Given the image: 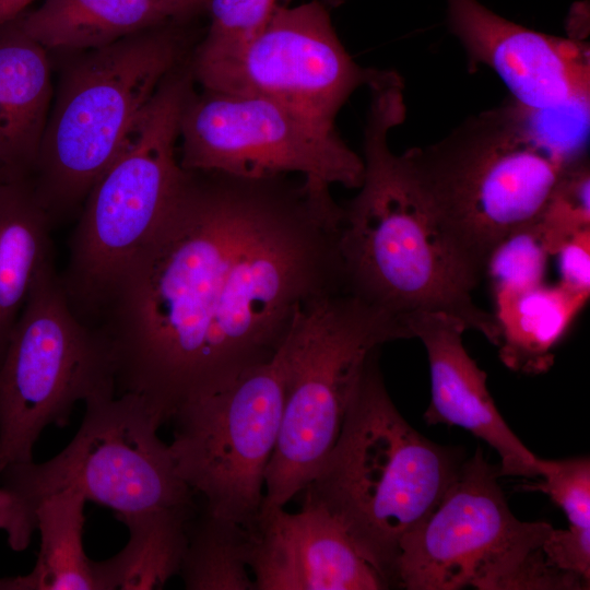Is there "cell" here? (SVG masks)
<instances>
[{
	"mask_svg": "<svg viewBox=\"0 0 590 590\" xmlns=\"http://www.w3.org/2000/svg\"><path fill=\"white\" fill-rule=\"evenodd\" d=\"M411 338L403 318L345 290L298 311L276 352L284 399L261 511L284 507L312 480L340 434L370 355L385 343Z\"/></svg>",
	"mask_w": 590,
	"mask_h": 590,
	"instance_id": "52a82bcc",
	"label": "cell"
},
{
	"mask_svg": "<svg viewBox=\"0 0 590 590\" xmlns=\"http://www.w3.org/2000/svg\"><path fill=\"white\" fill-rule=\"evenodd\" d=\"M403 155L440 223L482 275L494 247L538 220L567 168L583 157L551 145L512 99Z\"/></svg>",
	"mask_w": 590,
	"mask_h": 590,
	"instance_id": "277c9868",
	"label": "cell"
},
{
	"mask_svg": "<svg viewBox=\"0 0 590 590\" xmlns=\"http://www.w3.org/2000/svg\"><path fill=\"white\" fill-rule=\"evenodd\" d=\"M48 50H91L184 21L165 0H44L15 19Z\"/></svg>",
	"mask_w": 590,
	"mask_h": 590,
	"instance_id": "d6986e66",
	"label": "cell"
},
{
	"mask_svg": "<svg viewBox=\"0 0 590 590\" xmlns=\"http://www.w3.org/2000/svg\"><path fill=\"white\" fill-rule=\"evenodd\" d=\"M283 377L278 354L187 398L174 412L176 471L205 500V514L256 526L276 445Z\"/></svg>",
	"mask_w": 590,
	"mask_h": 590,
	"instance_id": "8fae6325",
	"label": "cell"
},
{
	"mask_svg": "<svg viewBox=\"0 0 590 590\" xmlns=\"http://www.w3.org/2000/svg\"><path fill=\"white\" fill-rule=\"evenodd\" d=\"M173 7L181 19L186 20L193 14L205 10L208 0H165Z\"/></svg>",
	"mask_w": 590,
	"mask_h": 590,
	"instance_id": "4dcf8cb0",
	"label": "cell"
},
{
	"mask_svg": "<svg viewBox=\"0 0 590 590\" xmlns=\"http://www.w3.org/2000/svg\"><path fill=\"white\" fill-rule=\"evenodd\" d=\"M79 493L63 492L44 500L35 512L40 544L27 575L0 578L4 590H106L99 563L83 544L84 506Z\"/></svg>",
	"mask_w": 590,
	"mask_h": 590,
	"instance_id": "44dd1931",
	"label": "cell"
},
{
	"mask_svg": "<svg viewBox=\"0 0 590 590\" xmlns=\"http://www.w3.org/2000/svg\"><path fill=\"white\" fill-rule=\"evenodd\" d=\"M190 66L203 88L269 97L329 126L356 90L400 76L358 64L323 0L283 5L248 43Z\"/></svg>",
	"mask_w": 590,
	"mask_h": 590,
	"instance_id": "4fadbf2b",
	"label": "cell"
},
{
	"mask_svg": "<svg viewBox=\"0 0 590 590\" xmlns=\"http://www.w3.org/2000/svg\"><path fill=\"white\" fill-rule=\"evenodd\" d=\"M413 338L423 343L430 374L428 425L458 426L491 446L500 458L499 476L538 479L540 458L531 452L500 415L487 389V375L463 344L465 324L440 311L405 317Z\"/></svg>",
	"mask_w": 590,
	"mask_h": 590,
	"instance_id": "2e32d148",
	"label": "cell"
},
{
	"mask_svg": "<svg viewBox=\"0 0 590 590\" xmlns=\"http://www.w3.org/2000/svg\"><path fill=\"white\" fill-rule=\"evenodd\" d=\"M446 4L448 28L471 70L491 69L515 103L530 110L589 106L588 43L527 28L477 0H446Z\"/></svg>",
	"mask_w": 590,
	"mask_h": 590,
	"instance_id": "5bb4252c",
	"label": "cell"
},
{
	"mask_svg": "<svg viewBox=\"0 0 590 590\" xmlns=\"http://www.w3.org/2000/svg\"><path fill=\"white\" fill-rule=\"evenodd\" d=\"M52 224L30 176L0 182V362L34 284L55 264Z\"/></svg>",
	"mask_w": 590,
	"mask_h": 590,
	"instance_id": "ac0fdd59",
	"label": "cell"
},
{
	"mask_svg": "<svg viewBox=\"0 0 590 590\" xmlns=\"http://www.w3.org/2000/svg\"><path fill=\"white\" fill-rule=\"evenodd\" d=\"M369 91L363 179L338 229L344 288L404 320L416 311L449 314L496 346V318L473 299L482 274L440 223L403 153L389 145L406 114L402 78Z\"/></svg>",
	"mask_w": 590,
	"mask_h": 590,
	"instance_id": "7a4b0ae2",
	"label": "cell"
},
{
	"mask_svg": "<svg viewBox=\"0 0 590 590\" xmlns=\"http://www.w3.org/2000/svg\"><path fill=\"white\" fill-rule=\"evenodd\" d=\"M180 165L249 178L297 174L306 189L333 200L334 185L357 189L361 154L335 126L260 95L203 88L189 94L179 120Z\"/></svg>",
	"mask_w": 590,
	"mask_h": 590,
	"instance_id": "7c38bea8",
	"label": "cell"
},
{
	"mask_svg": "<svg viewBox=\"0 0 590 590\" xmlns=\"http://www.w3.org/2000/svg\"><path fill=\"white\" fill-rule=\"evenodd\" d=\"M34 0H0V26L17 19Z\"/></svg>",
	"mask_w": 590,
	"mask_h": 590,
	"instance_id": "f546056e",
	"label": "cell"
},
{
	"mask_svg": "<svg viewBox=\"0 0 590 590\" xmlns=\"http://www.w3.org/2000/svg\"><path fill=\"white\" fill-rule=\"evenodd\" d=\"M256 590H380L388 583L327 507L305 493L299 511L262 510L249 562Z\"/></svg>",
	"mask_w": 590,
	"mask_h": 590,
	"instance_id": "9a60e30c",
	"label": "cell"
},
{
	"mask_svg": "<svg viewBox=\"0 0 590 590\" xmlns=\"http://www.w3.org/2000/svg\"><path fill=\"white\" fill-rule=\"evenodd\" d=\"M52 95L47 50L16 20L0 26V167L31 176Z\"/></svg>",
	"mask_w": 590,
	"mask_h": 590,
	"instance_id": "e0dca14e",
	"label": "cell"
},
{
	"mask_svg": "<svg viewBox=\"0 0 590 590\" xmlns=\"http://www.w3.org/2000/svg\"><path fill=\"white\" fill-rule=\"evenodd\" d=\"M546 562L558 570L571 574L589 586L590 527L553 528L542 546Z\"/></svg>",
	"mask_w": 590,
	"mask_h": 590,
	"instance_id": "83f0119b",
	"label": "cell"
},
{
	"mask_svg": "<svg viewBox=\"0 0 590 590\" xmlns=\"http://www.w3.org/2000/svg\"><path fill=\"white\" fill-rule=\"evenodd\" d=\"M192 510H165L125 521L126 546L99 562L106 590L162 588L178 575Z\"/></svg>",
	"mask_w": 590,
	"mask_h": 590,
	"instance_id": "7402d4cb",
	"label": "cell"
},
{
	"mask_svg": "<svg viewBox=\"0 0 590 590\" xmlns=\"http://www.w3.org/2000/svg\"><path fill=\"white\" fill-rule=\"evenodd\" d=\"M190 63L163 81L125 146L87 193L59 274L74 311L90 323L111 284L157 228L186 176L176 153L193 90Z\"/></svg>",
	"mask_w": 590,
	"mask_h": 590,
	"instance_id": "ba28073f",
	"label": "cell"
},
{
	"mask_svg": "<svg viewBox=\"0 0 590 590\" xmlns=\"http://www.w3.org/2000/svg\"><path fill=\"white\" fill-rule=\"evenodd\" d=\"M116 393L103 334L72 310L55 264L34 284L0 362V473L33 461L43 430L64 427L78 402Z\"/></svg>",
	"mask_w": 590,
	"mask_h": 590,
	"instance_id": "30bf717a",
	"label": "cell"
},
{
	"mask_svg": "<svg viewBox=\"0 0 590 590\" xmlns=\"http://www.w3.org/2000/svg\"><path fill=\"white\" fill-rule=\"evenodd\" d=\"M10 175H14V174L10 173L5 168L0 167V182L4 180L5 178H8Z\"/></svg>",
	"mask_w": 590,
	"mask_h": 590,
	"instance_id": "1f68e13d",
	"label": "cell"
},
{
	"mask_svg": "<svg viewBox=\"0 0 590 590\" xmlns=\"http://www.w3.org/2000/svg\"><path fill=\"white\" fill-rule=\"evenodd\" d=\"M559 284L567 290L589 296L590 294V228L568 238L556 251Z\"/></svg>",
	"mask_w": 590,
	"mask_h": 590,
	"instance_id": "f1b7e54d",
	"label": "cell"
},
{
	"mask_svg": "<svg viewBox=\"0 0 590 590\" xmlns=\"http://www.w3.org/2000/svg\"><path fill=\"white\" fill-rule=\"evenodd\" d=\"M176 23L85 50L64 70L30 176L52 223L84 202L163 81L186 61Z\"/></svg>",
	"mask_w": 590,
	"mask_h": 590,
	"instance_id": "8992f818",
	"label": "cell"
},
{
	"mask_svg": "<svg viewBox=\"0 0 590 590\" xmlns=\"http://www.w3.org/2000/svg\"><path fill=\"white\" fill-rule=\"evenodd\" d=\"M253 529V528H252ZM252 529L208 514L191 529L179 574L188 590H256Z\"/></svg>",
	"mask_w": 590,
	"mask_h": 590,
	"instance_id": "603a6c76",
	"label": "cell"
},
{
	"mask_svg": "<svg viewBox=\"0 0 590 590\" xmlns=\"http://www.w3.org/2000/svg\"><path fill=\"white\" fill-rule=\"evenodd\" d=\"M341 214L288 175L186 169L154 238L146 288L185 387L271 359L302 308L344 290Z\"/></svg>",
	"mask_w": 590,
	"mask_h": 590,
	"instance_id": "6da1fadb",
	"label": "cell"
},
{
	"mask_svg": "<svg viewBox=\"0 0 590 590\" xmlns=\"http://www.w3.org/2000/svg\"><path fill=\"white\" fill-rule=\"evenodd\" d=\"M498 355L509 369L528 375L547 371L554 351L589 296L562 284L494 291Z\"/></svg>",
	"mask_w": 590,
	"mask_h": 590,
	"instance_id": "ffe728a7",
	"label": "cell"
},
{
	"mask_svg": "<svg viewBox=\"0 0 590 590\" xmlns=\"http://www.w3.org/2000/svg\"><path fill=\"white\" fill-rule=\"evenodd\" d=\"M158 415L137 394L108 393L85 402L72 440L51 459L0 473V531L24 551L39 505L63 492L81 494L127 520L165 510H192L193 492L178 475Z\"/></svg>",
	"mask_w": 590,
	"mask_h": 590,
	"instance_id": "5b68a950",
	"label": "cell"
},
{
	"mask_svg": "<svg viewBox=\"0 0 590 590\" xmlns=\"http://www.w3.org/2000/svg\"><path fill=\"white\" fill-rule=\"evenodd\" d=\"M539 223L552 256L568 238L590 228V167L586 156L567 168Z\"/></svg>",
	"mask_w": 590,
	"mask_h": 590,
	"instance_id": "484cf974",
	"label": "cell"
},
{
	"mask_svg": "<svg viewBox=\"0 0 590 590\" xmlns=\"http://www.w3.org/2000/svg\"><path fill=\"white\" fill-rule=\"evenodd\" d=\"M540 479L524 489L545 494L560 508L569 524L590 527V460L588 457L539 460Z\"/></svg>",
	"mask_w": 590,
	"mask_h": 590,
	"instance_id": "4316f807",
	"label": "cell"
},
{
	"mask_svg": "<svg viewBox=\"0 0 590 590\" xmlns=\"http://www.w3.org/2000/svg\"><path fill=\"white\" fill-rule=\"evenodd\" d=\"M291 0H208L210 24L193 58H211L233 50L256 37L276 11ZM339 4L344 0H323Z\"/></svg>",
	"mask_w": 590,
	"mask_h": 590,
	"instance_id": "cb8c5ba5",
	"label": "cell"
},
{
	"mask_svg": "<svg viewBox=\"0 0 590 590\" xmlns=\"http://www.w3.org/2000/svg\"><path fill=\"white\" fill-rule=\"evenodd\" d=\"M462 462L400 414L376 351L333 447L304 489L338 518L390 586L400 540L436 507Z\"/></svg>",
	"mask_w": 590,
	"mask_h": 590,
	"instance_id": "3957f363",
	"label": "cell"
},
{
	"mask_svg": "<svg viewBox=\"0 0 590 590\" xmlns=\"http://www.w3.org/2000/svg\"><path fill=\"white\" fill-rule=\"evenodd\" d=\"M482 449L464 460L436 507L400 540L391 582L406 590H559L542 544L554 528L521 521Z\"/></svg>",
	"mask_w": 590,
	"mask_h": 590,
	"instance_id": "9c48e42d",
	"label": "cell"
},
{
	"mask_svg": "<svg viewBox=\"0 0 590 590\" xmlns=\"http://www.w3.org/2000/svg\"><path fill=\"white\" fill-rule=\"evenodd\" d=\"M548 249L539 219L500 240L488 255L484 274L493 291L521 290L544 283Z\"/></svg>",
	"mask_w": 590,
	"mask_h": 590,
	"instance_id": "d4e9b609",
	"label": "cell"
}]
</instances>
